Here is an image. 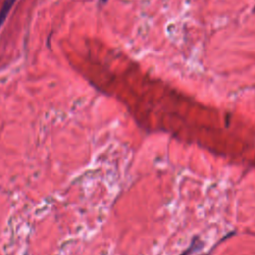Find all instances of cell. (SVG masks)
Masks as SVG:
<instances>
[{"label": "cell", "instance_id": "obj_1", "mask_svg": "<svg viewBox=\"0 0 255 255\" xmlns=\"http://www.w3.org/2000/svg\"><path fill=\"white\" fill-rule=\"evenodd\" d=\"M16 0H5L1 10H0V27L2 26V24L4 23V21L6 20L12 6L14 5Z\"/></svg>", "mask_w": 255, "mask_h": 255}, {"label": "cell", "instance_id": "obj_2", "mask_svg": "<svg viewBox=\"0 0 255 255\" xmlns=\"http://www.w3.org/2000/svg\"><path fill=\"white\" fill-rule=\"evenodd\" d=\"M202 246H203L202 241H201L198 237H196V238L193 240V242H192V244L190 245V247H189L188 249H186L181 255H192L195 251L201 249Z\"/></svg>", "mask_w": 255, "mask_h": 255}, {"label": "cell", "instance_id": "obj_3", "mask_svg": "<svg viewBox=\"0 0 255 255\" xmlns=\"http://www.w3.org/2000/svg\"><path fill=\"white\" fill-rule=\"evenodd\" d=\"M107 1H108V0H101V2H102V3H106Z\"/></svg>", "mask_w": 255, "mask_h": 255}]
</instances>
